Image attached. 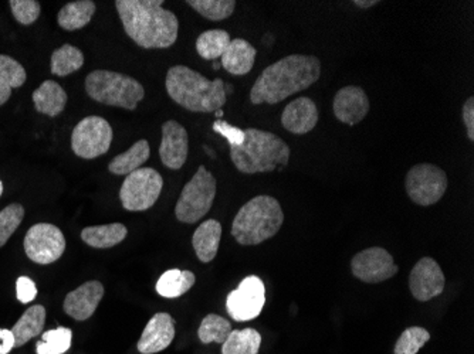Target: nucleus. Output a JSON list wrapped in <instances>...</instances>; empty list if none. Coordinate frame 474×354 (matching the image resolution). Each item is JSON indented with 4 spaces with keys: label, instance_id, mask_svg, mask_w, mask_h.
<instances>
[{
    "label": "nucleus",
    "instance_id": "nucleus-36",
    "mask_svg": "<svg viewBox=\"0 0 474 354\" xmlns=\"http://www.w3.org/2000/svg\"><path fill=\"white\" fill-rule=\"evenodd\" d=\"M24 208L19 203L7 206L0 212V249L9 241L13 232L23 222Z\"/></svg>",
    "mask_w": 474,
    "mask_h": 354
},
{
    "label": "nucleus",
    "instance_id": "nucleus-44",
    "mask_svg": "<svg viewBox=\"0 0 474 354\" xmlns=\"http://www.w3.org/2000/svg\"><path fill=\"white\" fill-rule=\"evenodd\" d=\"M220 67H222V64H220V63H214V69L215 70H219Z\"/></svg>",
    "mask_w": 474,
    "mask_h": 354
},
{
    "label": "nucleus",
    "instance_id": "nucleus-10",
    "mask_svg": "<svg viewBox=\"0 0 474 354\" xmlns=\"http://www.w3.org/2000/svg\"><path fill=\"white\" fill-rule=\"evenodd\" d=\"M405 188L413 203L427 207L444 198L447 176L444 171L435 164H416L406 174Z\"/></svg>",
    "mask_w": 474,
    "mask_h": 354
},
{
    "label": "nucleus",
    "instance_id": "nucleus-17",
    "mask_svg": "<svg viewBox=\"0 0 474 354\" xmlns=\"http://www.w3.org/2000/svg\"><path fill=\"white\" fill-rule=\"evenodd\" d=\"M334 115L340 122L354 126L369 113V99L361 87L348 86L335 94Z\"/></svg>",
    "mask_w": 474,
    "mask_h": 354
},
{
    "label": "nucleus",
    "instance_id": "nucleus-5",
    "mask_svg": "<svg viewBox=\"0 0 474 354\" xmlns=\"http://www.w3.org/2000/svg\"><path fill=\"white\" fill-rule=\"evenodd\" d=\"M284 223L282 206L272 196L251 198L239 210L232 224V235L241 246H258L273 239Z\"/></svg>",
    "mask_w": 474,
    "mask_h": 354
},
{
    "label": "nucleus",
    "instance_id": "nucleus-18",
    "mask_svg": "<svg viewBox=\"0 0 474 354\" xmlns=\"http://www.w3.org/2000/svg\"><path fill=\"white\" fill-rule=\"evenodd\" d=\"M175 339V319L165 312L155 314L149 320L141 339L138 341V351L141 354H155L165 350Z\"/></svg>",
    "mask_w": 474,
    "mask_h": 354
},
{
    "label": "nucleus",
    "instance_id": "nucleus-4",
    "mask_svg": "<svg viewBox=\"0 0 474 354\" xmlns=\"http://www.w3.org/2000/svg\"><path fill=\"white\" fill-rule=\"evenodd\" d=\"M231 159L241 173H267L289 164L290 148L275 133L249 128L243 143L231 147Z\"/></svg>",
    "mask_w": 474,
    "mask_h": 354
},
{
    "label": "nucleus",
    "instance_id": "nucleus-29",
    "mask_svg": "<svg viewBox=\"0 0 474 354\" xmlns=\"http://www.w3.org/2000/svg\"><path fill=\"white\" fill-rule=\"evenodd\" d=\"M261 334L256 329L232 331L222 344V354H258Z\"/></svg>",
    "mask_w": 474,
    "mask_h": 354
},
{
    "label": "nucleus",
    "instance_id": "nucleus-8",
    "mask_svg": "<svg viewBox=\"0 0 474 354\" xmlns=\"http://www.w3.org/2000/svg\"><path fill=\"white\" fill-rule=\"evenodd\" d=\"M164 188V179L152 167H141L125 177L120 198L128 212H145L157 203Z\"/></svg>",
    "mask_w": 474,
    "mask_h": 354
},
{
    "label": "nucleus",
    "instance_id": "nucleus-28",
    "mask_svg": "<svg viewBox=\"0 0 474 354\" xmlns=\"http://www.w3.org/2000/svg\"><path fill=\"white\" fill-rule=\"evenodd\" d=\"M196 276L190 271L169 269L157 282V292L166 299L182 297L195 285Z\"/></svg>",
    "mask_w": 474,
    "mask_h": 354
},
{
    "label": "nucleus",
    "instance_id": "nucleus-45",
    "mask_svg": "<svg viewBox=\"0 0 474 354\" xmlns=\"http://www.w3.org/2000/svg\"><path fill=\"white\" fill-rule=\"evenodd\" d=\"M2 193H4V183L0 181V196H2Z\"/></svg>",
    "mask_w": 474,
    "mask_h": 354
},
{
    "label": "nucleus",
    "instance_id": "nucleus-40",
    "mask_svg": "<svg viewBox=\"0 0 474 354\" xmlns=\"http://www.w3.org/2000/svg\"><path fill=\"white\" fill-rule=\"evenodd\" d=\"M461 115H463L464 126H466V132H468L469 139L474 140V98H470L464 103L463 109H461Z\"/></svg>",
    "mask_w": 474,
    "mask_h": 354
},
{
    "label": "nucleus",
    "instance_id": "nucleus-19",
    "mask_svg": "<svg viewBox=\"0 0 474 354\" xmlns=\"http://www.w3.org/2000/svg\"><path fill=\"white\" fill-rule=\"evenodd\" d=\"M282 123L284 130L294 135L311 132L318 123V108L316 103L307 97L294 99L283 111Z\"/></svg>",
    "mask_w": 474,
    "mask_h": 354
},
{
    "label": "nucleus",
    "instance_id": "nucleus-16",
    "mask_svg": "<svg viewBox=\"0 0 474 354\" xmlns=\"http://www.w3.org/2000/svg\"><path fill=\"white\" fill-rule=\"evenodd\" d=\"M104 286L100 281H89V282L80 285L77 290L65 297L64 308L65 314L69 315L77 322H84L93 316L97 307L100 305L104 297Z\"/></svg>",
    "mask_w": 474,
    "mask_h": 354
},
{
    "label": "nucleus",
    "instance_id": "nucleus-41",
    "mask_svg": "<svg viewBox=\"0 0 474 354\" xmlns=\"http://www.w3.org/2000/svg\"><path fill=\"white\" fill-rule=\"evenodd\" d=\"M14 348V336L12 331L0 329V354H9Z\"/></svg>",
    "mask_w": 474,
    "mask_h": 354
},
{
    "label": "nucleus",
    "instance_id": "nucleus-1",
    "mask_svg": "<svg viewBox=\"0 0 474 354\" xmlns=\"http://www.w3.org/2000/svg\"><path fill=\"white\" fill-rule=\"evenodd\" d=\"M321 63L314 55H292L268 65L258 75L250 91L255 105L282 103L285 98L304 91L320 79Z\"/></svg>",
    "mask_w": 474,
    "mask_h": 354
},
{
    "label": "nucleus",
    "instance_id": "nucleus-25",
    "mask_svg": "<svg viewBox=\"0 0 474 354\" xmlns=\"http://www.w3.org/2000/svg\"><path fill=\"white\" fill-rule=\"evenodd\" d=\"M149 156H151V149H149L148 140H138L127 152L111 160L108 171L117 176H125V174L128 176L132 172L141 169L142 164L149 159Z\"/></svg>",
    "mask_w": 474,
    "mask_h": 354
},
{
    "label": "nucleus",
    "instance_id": "nucleus-39",
    "mask_svg": "<svg viewBox=\"0 0 474 354\" xmlns=\"http://www.w3.org/2000/svg\"><path fill=\"white\" fill-rule=\"evenodd\" d=\"M16 295H18V299L21 303H30L31 300L38 297L36 283L30 278H28V276H21L16 281Z\"/></svg>",
    "mask_w": 474,
    "mask_h": 354
},
{
    "label": "nucleus",
    "instance_id": "nucleus-42",
    "mask_svg": "<svg viewBox=\"0 0 474 354\" xmlns=\"http://www.w3.org/2000/svg\"><path fill=\"white\" fill-rule=\"evenodd\" d=\"M354 4L355 6L360 7V9H368V7L378 4V2H377V0H354Z\"/></svg>",
    "mask_w": 474,
    "mask_h": 354
},
{
    "label": "nucleus",
    "instance_id": "nucleus-9",
    "mask_svg": "<svg viewBox=\"0 0 474 354\" xmlns=\"http://www.w3.org/2000/svg\"><path fill=\"white\" fill-rule=\"evenodd\" d=\"M113 142V128L101 116H87L72 133V149L81 159H96L107 154Z\"/></svg>",
    "mask_w": 474,
    "mask_h": 354
},
{
    "label": "nucleus",
    "instance_id": "nucleus-23",
    "mask_svg": "<svg viewBox=\"0 0 474 354\" xmlns=\"http://www.w3.org/2000/svg\"><path fill=\"white\" fill-rule=\"evenodd\" d=\"M127 235L128 230L124 224L114 223V224L86 227L81 232V240L93 249H106L118 246L127 239Z\"/></svg>",
    "mask_w": 474,
    "mask_h": 354
},
{
    "label": "nucleus",
    "instance_id": "nucleus-37",
    "mask_svg": "<svg viewBox=\"0 0 474 354\" xmlns=\"http://www.w3.org/2000/svg\"><path fill=\"white\" fill-rule=\"evenodd\" d=\"M9 4L14 19L24 26L35 23L42 12V6L36 0H11Z\"/></svg>",
    "mask_w": 474,
    "mask_h": 354
},
{
    "label": "nucleus",
    "instance_id": "nucleus-15",
    "mask_svg": "<svg viewBox=\"0 0 474 354\" xmlns=\"http://www.w3.org/2000/svg\"><path fill=\"white\" fill-rule=\"evenodd\" d=\"M190 152V137L181 123L166 121L162 125V140L159 156L162 164L173 171H179L185 164Z\"/></svg>",
    "mask_w": 474,
    "mask_h": 354
},
{
    "label": "nucleus",
    "instance_id": "nucleus-13",
    "mask_svg": "<svg viewBox=\"0 0 474 354\" xmlns=\"http://www.w3.org/2000/svg\"><path fill=\"white\" fill-rule=\"evenodd\" d=\"M351 269L358 280L365 283H379L391 280L399 268L394 257L381 247H371L358 252L351 261Z\"/></svg>",
    "mask_w": 474,
    "mask_h": 354
},
{
    "label": "nucleus",
    "instance_id": "nucleus-24",
    "mask_svg": "<svg viewBox=\"0 0 474 354\" xmlns=\"http://www.w3.org/2000/svg\"><path fill=\"white\" fill-rule=\"evenodd\" d=\"M46 324V309L42 305H35L24 312L23 316L14 324L12 333L14 336V348H21L30 339L43 333Z\"/></svg>",
    "mask_w": 474,
    "mask_h": 354
},
{
    "label": "nucleus",
    "instance_id": "nucleus-34",
    "mask_svg": "<svg viewBox=\"0 0 474 354\" xmlns=\"http://www.w3.org/2000/svg\"><path fill=\"white\" fill-rule=\"evenodd\" d=\"M72 332L67 327H57L43 333V339L38 341V354H64L72 348Z\"/></svg>",
    "mask_w": 474,
    "mask_h": 354
},
{
    "label": "nucleus",
    "instance_id": "nucleus-14",
    "mask_svg": "<svg viewBox=\"0 0 474 354\" xmlns=\"http://www.w3.org/2000/svg\"><path fill=\"white\" fill-rule=\"evenodd\" d=\"M444 271L439 264L430 257L419 259L413 266L410 276V288L413 298L419 302H427L433 298L444 293Z\"/></svg>",
    "mask_w": 474,
    "mask_h": 354
},
{
    "label": "nucleus",
    "instance_id": "nucleus-26",
    "mask_svg": "<svg viewBox=\"0 0 474 354\" xmlns=\"http://www.w3.org/2000/svg\"><path fill=\"white\" fill-rule=\"evenodd\" d=\"M96 4L91 0H79L65 4L57 14V23L67 31L86 28L96 13Z\"/></svg>",
    "mask_w": 474,
    "mask_h": 354
},
{
    "label": "nucleus",
    "instance_id": "nucleus-12",
    "mask_svg": "<svg viewBox=\"0 0 474 354\" xmlns=\"http://www.w3.org/2000/svg\"><path fill=\"white\" fill-rule=\"evenodd\" d=\"M266 303V288L258 276H246L236 290L227 295L226 309L236 322H248L261 314Z\"/></svg>",
    "mask_w": 474,
    "mask_h": 354
},
{
    "label": "nucleus",
    "instance_id": "nucleus-22",
    "mask_svg": "<svg viewBox=\"0 0 474 354\" xmlns=\"http://www.w3.org/2000/svg\"><path fill=\"white\" fill-rule=\"evenodd\" d=\"M33 103L38 113L55 118L64 111L67 94L60 84L47 80L33 92Z\"/></svg>",
    "mask_w": 474,
    "mask_h": 354
},
{
    "label": "nucleus",
    "instance_id": "nucleus-31",
    "mask_svg": "<svg viewBox=\"0 0 474 354\" xmlns=\"http://www.w3.org/2000/svg\"><path fill=\"white\" fill-rule=\"evenodd\" d=\"M84 65V55L81 50L72 45H64L57 48L52 55V74L65 77L79 72Z\"/></svg>",
    "mask_w": 474,
    "mask_h": 354
},
{
    "label": "nucleus",
    "instance_id": "nucleus-33",
    "mask_svg": "<svg viewBox=\"0 0 474 354\" xmlns=\"http://www.w3.org/2000/svg\"><path fill=\"white\" fill-rule=\"evenodd\" d=\"M186 4L192 6L200 16L212 21L231 18L236 7L234 0H188Z\"/></svg>",
    "mask_w": 474,
    "mask_h": 354
},
{
    "label": "nucleus",
    "instance_id": "nucleus-38",
    "mask_svg": "<svg viewBox=\"0 0 474 354\" xmlns=\"http://www.w3.org/2000/svg\"><path fill=\"white\" fill-rule=\"evenodd\" d=\"M214 131L226 138L231 147H239L243 143L244 131L239 130L236 126H232L231 123L224 122V121H215Z\"/></svg>",
    "mask_w": 474,
    "mask_h": 354
},
{
    "label": "nucleus",
    "instance_id": "nucleus-2",
    "mask_svg": "<svg viewBox=\"0 0 474 354\" xmlns=\"http://www.w3.org/2000/svg\"><path fill=\"white\" fill-rule=\"evenodd\" d=\"M118 14L125 33L140 47L168 48L178 38L179 21L173 12L165 11L162 0H117Z\"/></svg>",
    "mask_w": 474,
    "mask_h": 354
},
{
    "label": "nucleus",
    "instance_id": "nucleus-11",
    "mask_svg": "<svg viewBox=\"0 0 474 354\" xmlns=\"http://www.w3.org/2000/svg\"><path fill=\"white\" fill-rule=\"evenodd\" d=\"M24 251L38 266L55 263L65 251L64 234L55 225L38 223L24 237Z\"/></svg>",
    "mask_w": 474,
    "mask_h": 354
},
{
    "label": "nucleus",
    "instance_id": "nucleus-35",
    "mask_svg": "<svg viewBox=\"0 0 474 354\" xmlns=\"http://www.w3.org/2000/svg\"><path fill=\"white\" fill-rule=\"evenodd\" d=\"M430 341V333L427 329L419 326L408 327L398 341H396L394 353L395 354H418L420 349Z\"/></svg>",
    "mask_w": 474,
    "mask_h": 354
},
{
    "label": "nucleus",
    "instance_id": "nucleus-3",
    "mask_svg": "<svg viewBox=\"0 0 474 354\" xmlns=\"http://www.w3.org/2000/svg\"><path fill=\"white\" fill-rule=\"evenodd\" d=\"M168 96L192 113H216L226 104V86L222 79L209 81L186 65H175L166 74Z\"/></svg>",
    "mask_w": 474,
    "mask_h": 354
},
{
    "label": "nucleus",
    "instance_id": "nucleus-7",
    "mask_svg": "<svg viewBox=\"0 0 474 354\" xmlns=\"http://www.w3.org/2000/svg\"><path fill=\"white\" fill-rule=\"evenodd\" d=\"M216 198V179L207 167L199 166L176 203L175 215L179 222L195 224L209 213Z\"/></svg>",
    "mask_w": 474,
    "mask_h": 354
},
{
    "label": "nucleus",
    "instance_id": "nucleus-32",
    "mask_svg": "<svg viewBox=\"0 0 474 354\" xmlns=\"http://www.w3.org/2000/svg\"><path fill=\"white\" fill-rule=\"evenodd\" d=\"M231 332V322H227L224 317L219 316V315L210 314L202 320L198 336L203 344H224Z\"/></svg>",
    "mask_w": 474,
    "mask_h": 354
},
{
    "label": "nucleus",
    "instance_id": "nucleus-20",
    "mask_svg": "<svg viewBox=\"0 0 474 354\" xmlns=\"http://www.w3.org/2000/svg\"><path fill=\"white\" fill-rule=\"evenodd\" d=\"M256 55L258 50L249 41L234 38L222 55L220 64L231 74L246 75L255 65Z\"/></svg>",
    "mask_w": 474,
    "mask_h": 354
},
{
    "label": "nucleus",
    "instance_id": "nucleus-21",
    "mask_svg": "<svg viewBox=\"0 0 474 354\" xmlns=\"http://www.w3.org/2000/svg\"><path fill=\"white\" fill-rule=\"evenodd\" d=\"M220 239H222V224L216 220H207L196 229L192 244L200 263L214 261L219 251Z\"/></svg>",
    "mask_w": 474,
    "mask_h": 354
},
{
    "label": "nucleus",
    "instance_id": "nucleus-6",
    "mask_svg": "<svg viewBox=\"0 0 474 354\" xmlns=\"http://www.w3.org/2000/svg\"><path fill=\"white\" fill-rule=\"evenodd\" d=\"M86 91L97 103L128 111H134L145 97L141 82L130 75L108 70L89 72L86 79Z\"/></svg>",
    "mask_w": 474,
    "mask_h": 354
},
{
    "label": "nucleus",
    "instance_id": "nucleus-30",
    "mask_svg": "<svg viewBox=\"0 0 474 354\" xmlns=\"http://www.w3.org/2000/svg\"><path fill=\"white\" fill-rule=\"evenodd\" d=\"M231 36L224 30H207L196 40V52L205 60L222 58L231 45Z\"/></svg>",
    "mask_w": 474,
    "mask_h": 354
},
{
    "label": "nucleus",
    "instance_id": "nucleus-27",
    "mask_svg": "<svg viewBox=\"0 0 474 354\" xmlns=\"http://www.w3.org/2000/svg\"><path fill=\"white\" fill-rule=\"evenodd\" d=\"M28 74L23 65L9 55H0V106L11 98L12 89L21 88Z\"/></svg>",
    "mask_w": 474,
    "mask_h": 354
},
{
    "label": "nucleus",
    "instance_id": "nucleus-43",
    "mask_svg": "<svg viewBox=\"0 0 474 354\" xmlns=\"http://www.w3.org/2000/svg\"><path fill=\"white\" fill-rule=\"evenodd\" d=\"M216 116L217 118H222V116H224V111H222V109H217Z\"/></svg>",
    "mask_w": 474,
    "mask_h": 354
}]
</instances>
